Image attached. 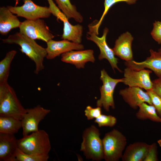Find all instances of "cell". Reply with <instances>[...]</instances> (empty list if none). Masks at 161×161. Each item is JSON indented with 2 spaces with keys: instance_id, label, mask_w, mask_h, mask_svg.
Returning a JSON list of instances; mask_svg holds the SVG:
<instances>
[{
  "instance_id": "6da1fadb",
  "label": "cell",
  "mask_w": 161,
  "mask_h": 161,
  "mask_svg": "<svg viewBox=\"0 0 161 161\" xmlns=\"http://www.w3.org/2000/svg\"><path fill=\"white\" fill-rule=\"evenodd\" d=\"M4 43L15 44L21 47L20 51L33 61L35 66L34 73L38 74L44 69L43 62L46 57V48L38 44L35 41L20 32L1 39Z\"/></svg>"
},
{
  "instance_id": "7a4b0ae2",
  "label": "cell",
  "mask_w": 161,
  "mask_h": 161,
  "mask_svg": "<svg viewBox=\"0 0 161 161\" xmlns=\"http://www.w3.org/2000/svg\"><path fill=\"white\" fill-rule=\"evenodd\" d=\"M27 112L14 89L7 83L0 84V116L21 120Z\"/></svg>"
},
{
  "instance_id": "3957f363",
  "label": "cell",
  "mask_w": 161,
  "mask_h": 161,
  "mask_svg": "<svg viewBox=\"0 0 161 161\" xmlns=\"http://www.w3.org/2000/svg\"><path fill=\"white\" fill-rule=\"evenodd\" d=\"M18 142V148L29 154L49 155L51 148L49 135L44 130L23 136Z\"/></svg>"
},
{
  "instance_id": "277c9868",
  "label": "cell",
  "mask_w": 161,
  "mask_h": 161,
  "mask_svg": "<svg viewBox=\"0 0 161 161\" xmlns=\"http://www.w3.org/2000/svg\"><path fill=\"white\" fill-rule=\"evenodd\" d=\"M100 135L99 130L94 125L83 131L80 151L86 159L96 161L103 159L102 140Z\"/></svg>"
},
{
  "instance_id": "5b68a950",
  "label": "cell",
  "mask_w": 161,
  "mask_h": 161,
  "mask_svg": "<svg viewBox=\"0 0 161 161\" xmlns=\"http://www.w3.org/2000/svg\"><path fill=\"white\" fill-rule=\"evenodd\" d=\"M103 159L117 161L121 158L127 142L126 137L115 129L106 133L102 139Z\"/></svg>"
},
{
  "instance_id": "8992f818",
  "label": "cell",
  "mask_w": 161,
  "mask_h": 161,
  "mask_svg": "<svg viewBox=\"0 0 161 161\" xmlns=\"http://www.w3.org/2000/svg\"><path fill=\"white\" fill-rule=\"evenodd\" d=\"M96 21L97 20L95 21L88 25L89 31L86 34L87 39L94 42L99 48L100 51L98 56L99 60L104 59H107L114 71L115 69H116L121 72L122 71L117 65L118 59L115 57L113 49L108 46L106 42V36L109 30L106 27L103 30V35L101 37H99L97 36L98 32L97 31L95 26Z\"/></svg>"
},
{
  "instance_id": "52a82bcc",
  "label": "cell",
  "mask_w": 161,
  "mask_h": 161,
  "mask_svg": "<svg viewBox=\"0 0 161 161\" xmlns=\"http://www.w3.org/2000/svg\"><path fill=\"white\" fill-rule=\"evenodd\" d=\"M100 80L103 85L100 87V97L97 102V106L103 107L107 112L109 111L110 107L115 109L113 98L114 89L117 85L123 82V78L114 79L111 78L104 69L101 71Z\"/></svg>"
},
{
  "instance_id": "ba28073f",
  "label": "cell",
  "mask_w": 161,
  "mask_h": 161,
  "mask_svg": "<svg viewBox=\"0 0 161 161\" xmlns=\"http://www.w3.org/2000/svg\"><path fill=\"white\" fill-rule=\"evenodd\" d=\"M47 0L51 14L63 23V32L61 38L80 44L83 31L82 26L79 24L74 25L71 24L68 18L56 6L53 0Z\"/></svg>"
},
{
  "instance_id": "9c48e42d",
  "label": "cell",
  "mask_w": 161,
  "mask_h": 161,
  "mask_svg": "<svg viewBox=\"0 0 161 161\" xmlns=\"http://www.w3.org/2000/svg\"><path fill=\"white\" fill-rule=\"evenodd\" d=\"M19 28L20 32L34 40H41L47 43L54 37L44 21L41 18L26 19L21 22Z\"/></svg>"
},
{
  "instance_id": "30bf717a",
  "label": "cell",
  "mask_w": 161,
  "mask_h": 161,
  "mask_svg": "<svg viewBox=\"0 0 161 161\" xmlns=\"http://www.w3.org/2000/svg\"><path fill=\"white\" fill-rule=\"evenodd\" d=\"M24 4L20 6H8L10 11L18 17H23L27 20H34L47 18L51 13L49 7L38 5L32 0H23Z\"/></svg>"
},
{
  "instance_id": "8fae6325",
  "label": "cell",
  "mask_w": 161,
  "mask_h": 161,
  "mask_svg": "<svg viewBox=\"0 0 161 161\" xmlns=\"http://www.w3.org/2000/svg\"><path fill=\"white\" fill-rule=\"evenodd\" d=\"M152 72L151 70H136L126 67L124 69L123 83L129 87H138L146 91L152 89L153 83L150 77Z\"/></svg>"
},
{
  "instance_id": "7c38bea8",
  "label": "cell",
  "mask_w": 161,
  "mask_h": 161,
  "mask_svg": "<svg viewBox=\"0 0 161 161\" xmlns=\"http://www.w3.org/2000/svg\"><path fill=\"white\" fill-rule=\"evenodd\" d=\"M50 112L40 105L27 109V112L21 120L23 136L38 131L40 122Z\"/></svg>"
},
{
  "instance_id": "4fadbf2b",
  "label": "cell",
  "mask_w": 161,
  "mask_h": 161,
  "mask_svg": "<svg viewBox=\"0 0 161 161\" xmlns=\"http://www.w3.org/2000/svg\"><path fill=\"white\" fill-rule=\"evenodd\" d=\"M119 94L124 100L134 109H137L144 103L152 105L151 99L147 92L138 87H129L120 90Z\"/></svg>"
},
{
  "instance_id": "5bb4252c",
  "label": "cell",
  "mask_w": 161,
  "mask_h": 161,
  "mask_svg": "<svg viewBox=\"0 0 161 161\" xmlns=\"http://www.w3.org/2000/svg\"><path fill=\"white\" fill-rule=\"evenodd\" d=\"M46 43V58L49 60L53 59L61 54L72 50H81L84 49L82 44L67 40L55 41L52 39Z\"/></svg>"
},
{
  "instance_id": "9a60e30c",
  "label": "cell",
  "mask_w": 161,
  "mask_h": 161,
  "mask_svg": "<svg viewBox=\"0 0 161 161\" xmlns=\"http://www.w3.org/2000/svg\"><path fill=\"white\" fill-rule=\"evenodd\" d=\"M150 56L143 61L137 62L133 60L125 61L126 67L136 70L147 68L154 72L158 77L161 76V53L151 49Z\"/></svg>"
},
{
  "instance_id": "2e32d148",
  "label": "cell",
  "mask_w": 161,
  "mask_h": 161,
  "mask_svg": "<svg viewBox=\"0 0 161 161\" xmlns=\"http://www.w3.org/2000/svg\"><path fill=\"white\" fill-rule=\"evenodd\" d=\"M18 140L14 134L0 133V161H16Z\"/></svg>"
},
{
  "instance_id": "e0dca14e",
  "label": "cell",
  "mask_w": 161,
  "mask_h": 161,
  "mask_svg": "<svg viewBox=\"0 0 161 161\" xmlns=\"http://www.w3.org/2000/svg\"><path fill=\"white\" fill-rule=\"evenodd\" d=\"M62 61L74 65L78 69L83 68L88 62L94 63L95 61L94 51L92 49L72 50L61 55Z\"/></svg>"
},
{
  "instance_id": "ac0fdd59",
  "label": "cell",
  "mask_w": 161,
  "mask_h": 161,
  "mask_svg": "<svg viewBox=\"0 0 161 161\" xmlns=\"http://www.w3.org/2000/svg\"><path fill=\"white\" fill-rule=\"evenodd\" d=\"M133 40V37L129 32L121 34L116 40L113 49L115 55L126 61L133 60L131 48Z\"/></svg>"
},
{
  "instance_id": "d6986e66",
  "label": "cell",
  "mask_w": 161,
  "mask_h": 161,
  "mask_svg": "<svg viewBox=\"0 0 161 161\" xmlns=\"http://www.w3.org/2000/svg\"><path fill=\"white\" fill-rule=\"evenodd\" d=\"M150 145L137 142L128 145L121 157L123 161H144Z\"/></svg>"
},
{
  "instance_id": "ffe728a7",
  "label": "cell",
  "mask_w": 161,
  "mask_h": 161,
  "mask_svg": "<svg viewBox=\"0 0 161 161\" xmlns=\"http://www.w3.org/2000/svg\"><path fill=\"white\" fill-rule=\"evenodd\" d=\"M17 17L7 7H0V33L1 35H7L12 29L19 27L21 22Z\"/></svg>"
},
{
  "instance_id": "44dd1931",
  "label": "cell",
  "mask_w": 161,
  "mask_h": 161,
  "mask_svg": "<svg viewBox=\"0 0 161 161\" xmlns=\"http://www.w3.org/2000/svg\"><path fill=\"white\" fill-rule=\"evenodd\" d=\"M21 128V120L11 117L0 116V133L15 134Z\"/></svg>"
},
{
  "instance_id": "7402d4cb",
  "label": "cell",
  "mask_w": 161,
  "mask_h": 161,
  "mask_svg": "<svg viewBox=\"0 0 161 161\" xmlns=\"http://www.w3.org/2000/svg\"><path fill=\"white\" fill-rule=\"evenodd\" d=\"M139 110L136 114L138 119L141 120L149 119L154 122L161 123V118L158 114L153 105L144 103L139 106Z\"/></svg>"
},
{
  "instance_id": "603a6c76",
  "label": "cell",
  "mask_w": 161,
  "mask_h": 161,
  "mask_svg": "<svg viewBox=\"0 0 161 161\" xmlns=\"http://www.w3.org/2000/svg\"><path fill=\"white\" fill-rule=\"evenodd\" d=\"M58 7L69 19L73 18L77 22H82L83 18L77 10L75 5H73L70 0H55Z\"/></svg>"
},
{
  "instance_id": "cb8c5ba5",
  "label": "cell",
  "mask_w": 161,
  "mask_h": 161,
  "mask_svg": "<svg viewBox=\"0 0 161 161\" xmlns=\"http://www.w3.org/2000/svg\"><path fill=\"white\" fill-rule=\"evenodd\" d=\"M16 53L15 50L9 51L0 61V84L7 83L11 64Z\"/></svg>"
},
{
  "instance_id": "d4e9b609",
  "label": "cell",
  "mask_w": 161,
  "mask_h": 161,
  "mask_svg": "<svg viewBox=\"0 0 161 161\" xmlns=\"http://www.w3.org/2000/svg\"><path fill=\"white\" fill-rule=\"evenodd\" d=\"M15 157L16 161H47L49 155H38L26 153L18 148Z\"/></svg>"
},
{
  "instance_id": "484cf974",
  "label": "cell",
  "mask_w": 161,
  "mask_h": 161,
  "mask_svg": "<svg viewBox=\"0 0 161 161\" xmlns=\"http://www.w3.org/2000/svg\"><path fill=\"white\" fill-rule=\"evenodd\" d=\"M137 0H105L104 3V10L103 14L99 21L96 22L95 26L98 32V30L103 20L109 10L113 5L119 2H125L129 4H132L135 3Z\"/></svg>"
},
{
  "instance_id": "4316f807",
  "label": "cell",
  "mask_w": 161,
  "mask_h": 161,
  "mask_svg": "<svg viewBox=\"0 0 161 161\" xmlns=\"http://www.w3.org/2000/svg\"><path fill=\"white\" fill-rule=\"evenodd\" d=\"M94 122L98 124L99 127L107 126L112 127L117 122V119L111 115L102 114L96 118Z\"/></svg>"
},
{
  "instance_id": "83f0119b",
  "label": "cell",
  "mask_w": 161,
  "mask_h": 161,
  "mask_svg": "<svg viewBox=\"0 0 161 161\" xmlns=\"http://www.w3.org/2000/svg\"><path fill=\"white\" fill-rule=\"evenodd\" d=\"M155 107L157 113L161 118V98L152 89L146 91Z\"/></svg>"
},
{
  "instance_id": "f1b7e54d",
  "label": "cell",
  "mask_w": 161,
  "mask_h": 161,
  "mask_svg": "<svg viewBox=\"0 0 161 161\" xmlns=\"http://www.w3.org/2000/svg\"><path fill=\"white\" fill-rule=\"evenodd\" d=\"M101 107L97 106L93 108L90 106H87L84 111L85 114L88 120L96 118L101 114Z\"/></svg>"
},
{
  "instance_id": "f546056e",
  "label": "cell",
  "mask_w": 161,
  "mask_h": 161,
  "mask_svg": "<svg viewBox=\"0 0 161 161\" xmlns=\"http://www.w3.org/2000/svg\"><path fill=\"white\" fill-rule=\"evenodd\" d=\"M153 38L159 44H161V21H155L151 33Z\"/></svg>"
},
{
  "instance_id": "4dcf8cb0",
  "label": "cell",
  "mask_w": 161,
  "mask_h": 161,
  "mask_svg": "<svg viewBox=\"0 0 161 161\" xmlns=\"http://www.w3.org/2000/svg\"><path fill=\"white\" fill-rule=\"evenodd\" d=\"M158 160L157 144L154 143L150 145L144 161H157Z\"/></svg>"
},
{
  "instance_id": "1f68e13d",
  "label": "cell",
  "mask_w": 161,
  "mask_h": 161,
  "mask_svg": "<svg viewBox=\"0 0 161 161\" xmlns=\"http://www.w3.org/2000/svg\"><path fill=\"white\" fill-rule=\"evenodd\" d=\"M152 89L161 98V76L152 81Z\"/></svg>"
},
{
  "instance_id": "d6a6232c",
  "label": "cell",
  "mask_w": 161,
  "mask_h": 161,
  "mask_svg": "<svg viewBox=\"0 0 161 161\" xmlns=\"http://www.w3.org/2000/svg\"><path fill=\"white\" fill-rule=\"evenodd\" d=\"M15 1V6H16L19 4L21 0H14Z\"/></svg>"
},
{
  "instance_id": "836d02e7",
  "label": "cell",
  "mask_w": 161,
  "mask_h": 161,
  "mask_svg": "<svg viewBox=\"0 0 161 161\" xmlns=\"http://www.w3.org/2000/svg\"><path fill=\"white\" fill-rule=\"evenodd\" d=\"M157 142L159 145L161 147V139L158 140Z\"/></svg>"
},
{
  "instance_id": "e575fe53",
  "label": "cell",
  "mask_w": 161,
  "mask_h": 161,
  "mask_svg": "<svg viewBox=\"0 0 161 161\" xmlns=\"http://www.w3.org/2000/svg\"><path fill=\"white\" fill-rule=\"evenodd\" d=\"M158 52L161 53V47L159 49Z\"/></svg>"
}]
</instances>
